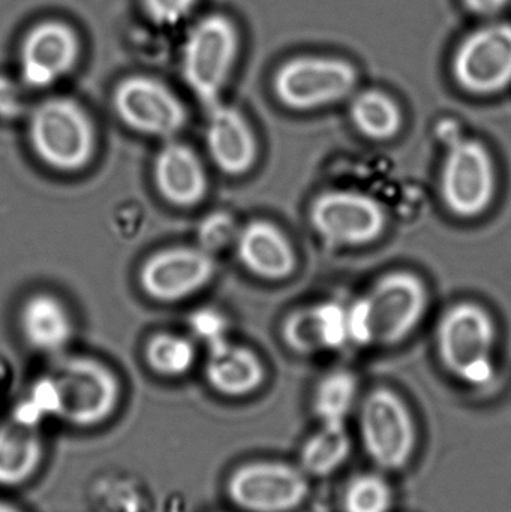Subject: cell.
I'll use <instances>...</instances> for the list:
<instances>
[{"label": "cell", "mask_w": 511, "mask_h": 512, "mask_svg": "<svg viewBox=\"0 0 511 512\" xmlns=\"http://www.w3.org/2000/svg\"><path fill=\"white\" fill-rule=\"evenodd\" d=\"M428 289L416 274L393 271L347 309L348 340L360 345H398L425 316Z\"/></svg>", "instance_id": "6da1fadb"}, {"label": "cell", "mask_w": 511, "mask_h": 512, "mask_svg": "<svg viewBox=\"0 0 511 512\" xmlns=\"http://www.w3.org/2000/svg\"><path fill=\"white\" fill-rule=\"evenodd\" d=\"M240 51L242 33L231 15L212 11L189 21L180 44V75L206 110L222 101Z\"/></svg>", "instance_id": "7a4b0ae2"}, {"label": "cell", "mask_w": 511, "mask_h": 512, "mask_svg": "<svg viewBox=\"0 0 511 512\" xmlns=\"http://www.w3.org/2000/svg\"><path fill=\"white\" fill-rule=\"evenodd\" d=\"M27 138L36 158L59 173H77L92 162L96 129L86 108L69 96H50L30 108Z\"/></svg>", "instance_id": "3957f363"}, {"label": "cell", "mask_w": 511, "mask_h": 512, "mask_svg": "<svg viewBox=\"0 0 511 512\" xmlns=\"http://www.w3.org/2000/svg\"><path fill=\"white\" fill-rule=\"evenodd\" d=\"M437 135L446 146L440 189L447 210L461 219L483 215L497 191L491 153L480 141L462 137L453 120L438 123Z\"/></svg>", "instance_id": "277c9868"}, {"label": "cell", "mask_w": 511, "mask_h": 512, "mask_svg": "<svg viewBox=\"0 0 511 512\" xmlns=\"http://www.w3.org/2000/svg\"><path fill=\"white\" fill-rule=\"evenodd\" d=\"M495 340L494 319L471 301L450 307L438 322L437 349L441 363L470 387H488L494 381Z\"/></svg>", "instance_id": "5b68a950"}, {"label": "cell", "mask_w": 511, "mask_h": 512, "mask_svg": "<svg viewBox=\"0 0 511 512\" xmlns=\"http://www.w3.org/2000/svg\"><path fill=\"white\" fill-rule=\"evenodd\" d=\"M57 391V420L75 429L107 423L120 402L116 373L95 358L60 357L50 372Z\"/></svg>", "instance_id": "8992f818"}, {"label": "cell", "mask_w": 511, "mask_h": 512, "mask_svg": "<svg viewBox=\"0 0 511 512\" xmlns=\"http://www.w3.org/2000/svg\"><path fill=\"white\" fill-rule=\"evenodd\" d=\"M357 86V69L329 56L291 57L276 68L272 90L279 104L293 111H311L348 98Z\"/></svg>", "instance_id": "52a82bcc"}, {"label": "cell", "mask_w": 511, "mask_h": 512, "mask_svg": "<svg viewBox=\"0 0 511 512\" xmlns=\"http://www.w3.org/2000/svg\"><path fill=\"white\" fill-rule=\"evenodd\" d=\"M359 429L366 454L384 471H401L416 453L413 415L404 400L389 388H377L363 399Z\"/></svg>", "instance_id": "ba28073f"}, {"label": "cell", "mask_w": 511, "mask_h": 512, "mask_svg": "<svg viewBox=\"0 0 511 512\" xmlns=\"http://www.w3.org/2000/svg\"><path fill=\"white\" fill-rule=\"evenodd\" d=\"M225 495L240 512H293L309 496V477L299 465L252 460L231 472Z\"/></svg>", "instance_id": "9c48e42d"}, {"label": "cell", "mask_w": 511, "mask_h": 512, "mask_svg": "<svg viewBox=\"0 0 511 512\" xmlns=\"http://www.w3.org/2000/svg\"><path fill=\"white\" fill-rule=\"evenodd\" d=\"M111 105L123 125L159 140H173L188 123V110L180 96L152 75L123 77L114 86Z\"/></svg>", "instance_id": "30bf717a"}, {"label": "cell", "mask_w": 511, "mask_h": 512, "mask_svg": "<svg viewBox=\"0 0 511 512\" xmlns=\"http://www.w3.org/2000/svg\"><path fill=\"white\" fill-rule=\"evenodd\" d=\"M81 54L83 42L77 29L60 18H45L21 38L18 78L29 90L51 89L77 69Z\"/></svg>", "instance_id": "8fae6325"}, {"label": "cell", "mask_w": 511, "mask_h": 512, "mask_svg": "<svg viewBox=\"0 0 511 512\" xmlns=\"http://www.w3.org/2000/svg\"><path fill=\"white\" fill-rule=\"evenodd\" d=\"M453 77L471 95L491 96L511 84V23L497 21L468 33L453 54Z\"/></svg>", "instance_id": "7c38bea8"}, {"label": "cell", "mask_w": 511, "mask_h": 512, "mask_svg": "<svg viewBox=\"0 0 511 512\" xmlns=\"http://www.w3.org/2000/svg\"><path fill=\"white\" fill-rule=\"evenodd\" d=\"M315 233L332 246H363L383 236L386 213L362 192L330 191L318 195L309 209Z\"/></svg>", "instance_id": "4fadbf2b"}, {"label": "cell", "mask_w": 511, "mask_h": 512, "mask_svg": "<svg viewBox=\"0 0 511 512\" xmlns=\"http://www.w3.org/2000/svg\"><path fill=\"white\" fill-rule=\"evenodd\" d=\"M216 270L215 255L200 246H176L149 256L141 265L138 282L152 300L177 303L209 285Z\"/></svg>", "instance_id": "5bb4252c"}, {"label": "cell", "mask_w": 511, "mask_h": 512, "mask_svg": "<svg viewBox=\"0 0 511 512\" xmlns=\"http://www.w3.org/2000/svg\"><path fill=\"white\" fill-rule=\"evenodd\" d=\"M206 146L213 164L231 177L249 173L260 150L242 111L222 101L207 108Z\"/></svg>", "instance_id": "9a60e30c"}, {"label": "cell", "mask_w": 511, "mask_h": 512, "mask_svg": "<svg viewBox=\"0 0 511 512\" xmlns=\"http://www.w3.org/2000/svg\"><path fill=\"white\" fill-rule=\"evenodd\" d=\"M153 180L159 195L176 207L197 206L206 198L209 179L200 156L182 141L168 140L153 161Z\"/></svg>", "instance_id": "2e32d148"}, {"label": "cell", "mask_w": 511, "mask_h": 512, "mask_svg": "<svg viewBox=\"0 0 511 512\" xmlns=\"http://www.w3.org/2000/svg\"><path fill=\"white\" fill-rule=\"evenodd\" d=\"M236 254L243 267L264 280H284L296 270L293 245L281 228L264 219L240 227Z\"/></svg>", "instance_id": "e0dca14e"}, {"label": "cell", "mask_w": 511, "mask_h": 512, "mask_svg": "<svg viewBox=\"0 0 511 512\" xmlns=\"http://www.w3.org/2000/svg\"><path fill=\"white\" fill-rule=\"evenodd\" d=\"M204 378L215 393L228 399H242L260 390L266 369L257 352L224 340L209 348Z\"/></svg>", "instance_id": "ac0fdd59"}, {"label": "cell", "mask_w": 511, "mask_h": 512, "mask_svg": "<svg viewBox=\"0 0 511 512\" xmlns=\"http://www.w3.org/2000/svg\"><path fill=\"white\" fill-rule=\"evenodd\" d=\"M18 327L24 342L42 354L59 355L74 336V322L69 310L48 292H38L24 301L18 315Z\"/></svg>", "instance_id": "d6986e66"}, {"label": "cell", "mask_w": 511, "mask_h": 512, "mask_svg": "<svg viewBox=\"0 0 511 512\" xmlns=\"http://www.w3.org/2000/svg\"><path fill=\"white\" fill-rule=\"evenodd\" d=\"M282 339L300 354L339 348L348 340L347 309L323 303L297 310L285 319Z\"/></svg>", "instance_id": "ffe728a7"}, {"label": "cell", "mask_w": 511, "mask_h": 512, "mask_svg": "<svg viewBox=\"0 0 511 512\" xmlns=\"http://www.w3.org/2000/svg\"><path fill=\"white\" fill-rule=\"evenodd\" d=\"M45 445L39 427L12 417L0 424V487L29 483L44 463Z\"/></svg>", "instance_id": "44dd1931"}, {"label": "cell", "mask_w": 511, "mask_h": 512, "mask_svg": "<svg viewBox=\"0 0 511 512\" xmlns=\"http://www.w3.org/2000/svg\"><path fill=\"white\" fill-rule=\"evenodd\" d=\"M354 128L374 141L392 140L401 131L404 117L395 99L380 90L357 93L350 105Z\"/></svg>", "instance_id": "7402d4cb"}, {"label": "cell", "mask_w": 511, "mask_h": 512, "mask_svg": "<svg viewBox=\"0 0 511 512\" xmlns=\"http://www.w3.org/2000/svg\"><path fill=\"white\" fill-rule=\"evenodd\" d=\"M351 454V439L345 427L321 426L303 444L299 466L308 477L326 478L335 474Z\"/></svg>", "instance_id": "603a6c76"}, {"label": "cell", "mask_w": 511, "mask_h": 512, "mask_svg": "<svg viewBox=\"0 0 511 512\" xmlns=\"http://www.w3.org/2000/svg\"><path fill=\"white\" fill-rule=\"evenodd\" d=\"M356 376L347 370H336L321 379L314 394V412L321 426L345 427L348 417L356 408Z\"/></svg>", "instance_id": "cb8c5ba5"}, {"label": "cell", "mask_w": 511, "mask_h": 512, "mask_svg": "<svg viewBox=\"0 0 511 512\" xmlns=\"http://www.w3.org/2000/svg\"><path fill=\"white\" fill-rule=\"evenodd\" d=\"M144 360L156 375L180 378L194 367L197 349L188 337L173 333L153 334L144 346Z\"/></svg>", "instance_id": "d4e9b609"}, {"label": "cell", "mask_w": 511, "mask_h": 512, "mask_svg": "<svg viewBox=\"0 0 511 512\" xmlns=\"http://www.w3.org/2000/svg\"><path fill=\"white\" fill-rule=\"evenodd\" d=\"M392 507V487L377 474L354 477L342 495L344 512H390Z\"/></svg>", "instance_id": "484cf974"}, {"label": "cell", "mask_w": 511, "mask_h": 512, "mask_svg": "<svg viewBox=\"0 0 511 512\" xmlns=\"http://www.w3.org/2000/svg\"><path fill=\"white\" fill-rule=\"evenodd\" d=\"M240 227L231 213L215 210L201 219L197 227L198 246L215 255L234 246Z\"/></svg>", "instance_id": "4316f807"}, {"label": "cell", "mask_w": 511, "mask_h": 512, "mask_svg": "<svg viewBox=\"0 0 511 512\" xmlns=\"http://www.w3.org/2000/svg\"><path fill=\"white\" fill-rule=\"evenodd\" d=\"M201 0H140L144 18L158 29H174L194 20Z\"/></svg>", "instance_id": "83f0119b"}, {"label": "cell", "mask_w": 511, "mask_h": 512, "mask_svg": "<svg viewBox=\"0 0 511 512\" xmlns=\"http://www.w3.org/2000/svg\"><path fill=\"white\" fill-rule=\"evenodd\" d=\"M188 327L195 339L207 346V349L224 342L228 334V321L224 313L213 307H201L189 315Z\"/></svg>", "instance_id": "f1b7e54d"}, {"label": "cell", "mask_w": 511, "mask_h": 512, "mask_svg": "<svg viewBox=\"0 0 511 512\" xmlns=\"http://www.w3.org/2000/svg\"><path fill=\"white\" fill-rule=\"evenodd\" d=\"M27 89L18 77L0 74V119L17 120L30 111Z\"/></svg>", "instance_id": "f546056e"}, {"label": "cell", "mask_w": 511, "mask_h": 512, "mask_svg": "<svg viewBox=\"0 0 511 512\" xmlns=\"http://www.w3.org/2000/svg\"><path fill=\"white\" fill-rule=\"evenodd\" d=\"M462 2L474 14L482 15V17H494L509 5L510 0H462Z\"/></svg>", "instance_id": "4dcf8cb0"}, {"label": "cell", "mask_w": 511, "mask_h": 512, "mask_svg": "<svg viewBox=\"0 0 511 512\" xmlns=\"http://www.w3.org/2000/svg\"><path fill=\"white\" fill-rule=\"evenodd\" d=\"M0 512H18V511L14 510V508H12L11 505L3 504V502H0Z\"/></svg>", "instance_id": "1f68e13d"}]
</instances>
